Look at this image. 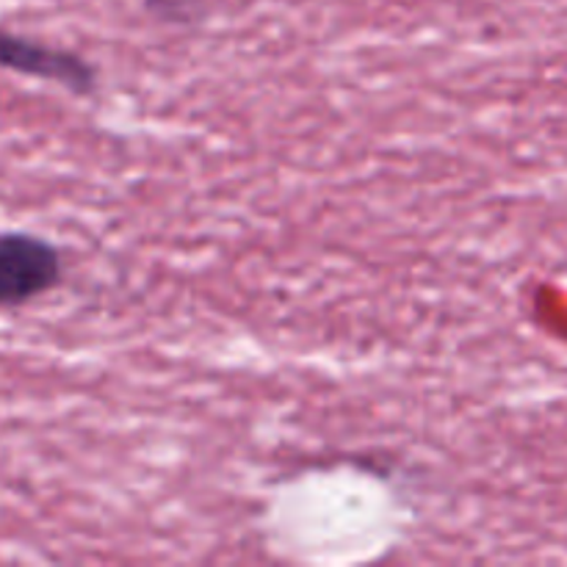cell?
Masks as SVG:
<instances>
[{
	"label": "cell",
	"mask_w": 567,
	"mask_h": 567,
	"mask_svg": "<svg viewBox=\"0 0 567 567\" xmlns=\"http://www.w3.org/2000/svg\"><path fill=\"white\" fill-rule=\"evenodd\" d=\"M144 11L164 25H194L205 14L199 0H144Z\"/></svg>",
	"instance_id": "3"
},
{
	"label": "cell",
	"mask_w": 567,
	"mask_h": 567,
	"mask_svg": "<svg viewBox=\"0 0 567 567\" xmlns=\"http://www.w3.org/2000/svg\"><path fill=\"white\" fill-rule=\"evenodd\" d=\"M0 70L55 83L81 97H89L100 86L97 66L86 55L9 31V28H0Z\"/></svg>",
	"instance_id": "2"
},
{
	"label": "cell",
	"mask_w": 567,
	"mask_h": 567,
	"mask_svg": "<svg viewBox=\"0 0 567 567\" xmlns=\"http://www.w3.org/2000/svg\"><path fill=\"white\" fill-rule=\"evenodd\" d=\"M64 280L59 247L37 233L0 230V310L22 308Z\"/></svg>",
	"instance_id": "1"
}]
</instances>
